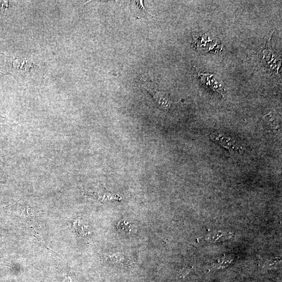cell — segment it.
<instances>
[{"label": "cell", "mask_w": 282, "mask_h": 282, "mask_svg": "<svg viewBox=\"0 0 282 282\" xmlns=\"http://www.w3.org/2000/svg\"><path fill=\"white\" fill-rule=\"evenodd\" d=\"M139 86L148 91L152 96L161 109L168 111L171 110L172 102L168 95L158 89V85L146 77L142 76L137 82Z\"/></svg>", "instance_id": "cell-1"}, {"label": "cell", "mask_w": 282, "mask_h": 282, "mask_svg": "<svg viewBox=\"0 0 282 282\" xmlns=\"http://www.w3.org/2000/svg\"><path fill=\"white\" fill-rule=\"evenodd\" d=\"M199 78L201 82L209 86L210 88L223 96L224 85L218 77L212 74L201 73L199 74Z\"/></svg>", "instance_id": "cell-2"}, {"label": "cell", "mask_w": 282, "mask_h": 282, "mask_svg": "<svg viewBox=\"0 0 282 282\" xmlns=\"http://www.w3.org/2000/svg\"><path fill=\"white\" fill-rule=\"evenodd\" d=\"M211 139L217 143L227 148L229 151L238 150L240 146L229 136L222 133H215L211 135Z\"/></svg>", "instance_id": "cell-3"}, {"label": "cell", "mask_w": 282, "mask_h": 282, "mask_svg": "<svg viewBox=\"0 0 282 282\" xmlns=\"http://www.w3.org/2000/svg\"><path fill=\"white\" fill-rule=\"evenodd\" d=\"M136 6V13L138 18H150L153 17L152 15H151L145 10L143 1H136L134 2Z\"/></svg>", "instance_id": "cell-4"}, {"label": "cell", "mask_w": 282, "mask_h": 282, "mask_svg": "<svg viewBox=\"0 0 282 282\" xmlns=\"http://www.w3.org/2000/svg\"><path fill=\"white\" fill-rule=\"evenodd\" d=\"M107 259H109L111 262L117 265H124L127 263V260L123 254L117 253L107 257Z\"/></svg>", "instance_id": "cell-5"}, {"label": "cell", "mask_w": 282, "mask_h": 282, "mask_svg": "<svg viewBox=\"0 0 282 282\" xmlns=\"http://www.w3.org/2000/svg\"><path fill=\"white\" fill-rule=\"evenodd\" d=\"M131 222H127V221H122V222H121L119 223L118 227H120L121 229H123L122 230H125L127 232H134V228Z\"/></svg>", "instance_id": "cell-6"}, {"label": "cell", "mask_w": 282, "mask_h": 282, "mask_svg": "<svg viewBox=\"0 0 282 282\" xmlns=\"http://www.w3.org/2000/svg\"><path fill=\"white\" fill-rule=\"evenodd\" d=\"M190 270V268L188 267H186L184 268L181 271V275L182 277H184L186 276L188 273L189 272Z\"/></svg>", "instance_id": "cell-7"}]
</instances>
